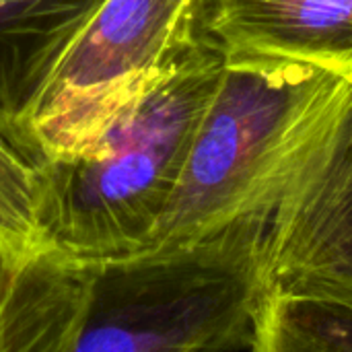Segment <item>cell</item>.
Returning <instances> with one entry per match:
<instances>
[{"label": "cell", "mask_w": 352, "mask_h": 352, "mask_svg": "<svg viewBox=\"0 0 352 352\" xmlns=\"http://www.w3.org/2000/svg\"><path fill=\"white\" fill-rule=\"evenodd\" d=\"M227 54L202 35L87 157L45 165L43 225L52 250L82 266L140 254L184 171Z\"/></svg>", "instance_id": "cell-1"}, {"label": "cell", "mask_w": 352, "mask_h": 352, "mask_svg": "<svg viewBox=\"0 0 352 352\" xmlns=\"http://www.w3.org/2000/svg\"><path fill=\"white\" fill-rule=\"evenodd\" d=\"M47 157L29 132L0 118V256L35 260L56 254L43 225Z\"/></svg>", "instance_id": "cell-9"}, {"label": "cell", "mask_w": 352, "mask_h": 352, "mask_svg": "<svg viewBox=\"0 0 352 352\" xmlns=\"http://www.w3.org/2000/svg\"><path fill=\"white\" fill-rule=\"evenodd\" d=\"M272 206L163 252L93 266L74 352H260Z\"/></svg>", "instance_id": "cell-2"}, {"label": "cell", "mask_w": 352, "mask_h": 352, "mask_svg": "<svg viewBox=\"0 0 352 352\" xmlns=\"http://www.w3.org/2000/svg\"><path fill=\"white\" fill-rule=\"evenodd\" d=\"M101 2L0 0V118L23 126L60 56Z\"/></svg>", "instance_id": "cell-8"}, {"label": "cell", "mask_w": 352, "mask_h": 352, "mask_svg": "<svg viewBox=\"0 0 352 352\" xmlns=\"http://www.w3.org/2000/svg\"><path fill=\"white\" fill-rule=\"evenodd\" d=\"M352 351V303L272 283L266 301L260 352Z\"/></svg>", "instance_id": "cell-10"}, {"label": "cell", "mask_w": 352, "mask_h": 352, "mask_svg": "<svg viewBox=\"0 0 352 352\" xmlns=\"http://www.w3.org/2000/svg\"><path fill=\"white\" fill-rule=\"evenodd\" d=\"M93 287V268L60 254L0 256V352H74Z\"/></svg>", "instance_id": "cell-7"}, {"label": "cell", "mask_w": 352, "mask_h": 352, "mask_svg": "<svg viewBox=\"0 0 352 352\" xmlns=\"http://www.w3.org/2000/svg\"><path fill=\"white\" fill-rule=\"evenodd\" d=\"M268 254L276 287L352 303V72L291 161Z\"/></svg>", "instance_id": "cell-5"}, {"label": "cell", "mask_w": 352, "mask_h": 352, "mask_svg": "<svg viewBox=\"0 0 352 352\" xmlns=\"http://www.w3.org/2000/svg\"><path fill=\"white\" fill-rule=\"evenodd\" d=\"M206 0H103L23 118L50 161L87 157L204 35Z\"/></svg>", "instance_id": "cell-4"}, {"label": "cell", "mask_w": 352, "mask_h": 352, "mask_svg": "<svg viewBox=\"0 0 352 352\" xmlns=\"http://www.w3.org/2000/svg\"><path fill=\"white\" fill-rule=\"evenodd\" d=\"M202 29L227 56L352 72V0H206Z\"/></svg>", "instance_id": "cell-6"}, {"label": "cell", "mask_w": 352, "mask_h": 352, "mask_svg": "<svg viewBox=\"0 0 352 352\" xmlns=\"http://www.w3.org/2000/svg\"><path fill=\"white\" fill-rule=\"evenodd\" d=\"M344 80L346 74L309 62L227 56L179 184L140 254L190 243L245 212L274 208L291 161Z\"/></svg>", "instance_id": "cell-3"}]
</instances>
